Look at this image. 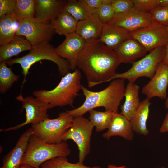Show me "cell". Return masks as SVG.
I'll list each match as a JSON object with an SVG mask.
<instances>
[{"mask_svg":"<svg viewBox=\"0 0 168 168\" xmlns=\"http://www.w3.org/2000/svg\"><path fill=\"white\" fill-rule=\"evenodd\" d=\"M121 63L115 51L98 40L85 43L78 56L77 67L84 73L91 88L107 82Z\"/></svg>","mask_w":168,"mask_h":168,"instance_id":"cell-1","label":"cell"},{"mask_svg":"<svg viewBox=\"0 0 168 168\" xmlns=\"http://www.w3.org/2000/svg\"><path fill=\"white\" fill-rule=\"evenodd\" d=\"M112 81L107 87L99 91H91L82 85L81 90L85 97L84 102L78 107L66 111L73 118L82 116L100 107H104L106 111L118 113L120 102L124 97L125 80L118 78Z\"/></svg>","mask_w":168,"mask_h":168,"instance_id":"cell-2","label":"cell"},{"mask_svg":"<svg viewBox=\"0 0 168 168\" xmlns=\"http://www.w3.org/2000/svg\"><path fill=\"white\" fill-rule=\"evenodd\" d=\"M81 72L78 69L62 77L60 82L50 90L35 91L33 95L40 101L48 105L49 109L56 107L72 105L76 96L81 90Z\"/></svg>","mask_w":168,"mask_h":168,"instance_id":"cell-3","label":"cell"},{"mask_svg":"<svg viewBox=\"0 0 168 168\" xmlns=\"http://www.w3.org/2000/svg\"><path fill=\"white\" fill-rule=\"evenodd\" d=\"M55 49L49 42H45L32 46L29 53L25 55L15 59H11L6 62L9 66L16 63L21 65L24 77L22 89L30 67L35 63L41 60H49L57 64L58 71L62 77L70 72L71 69L68 62L59 56L56 53Z\"/></svg>","mask_w":168,"mask_h":168,"instance_id":"cell-4","label":"cell"},{"mask_svg":"<svg viewBox=\"0 0 168 168\" xmlns=\"http://www.w3.org/2000/svg\"><path fill=\"white\" fill-rule=\"evenodd\" d=\"M71 151L66 141L49 144L33 134L30 137L22 163L40 168L46 161L61 156L67 157Z\"/></svg>","mask_w":168,"mask_h":168,"instance_id":"cell-5","label":"cell"},{"mask_svg":"<svg viewBox=\"0 0 168 168\" xmlns=\"http://www.w3.org/2000/svg\"><path fill=\"white\" fill-rule=\"evenodd\" d=\"M165 53V46L156 48L142 59L133 63L128 70L122 73H116L107 82L120 78L134 83L138 78L143 77L151 79L162 62Z\"/></svg>","mask_w":168,"mask_h":168,"instance_id":"cell-6","label":"cell"},{"mask_svg":"<svg viewBox=\"0 0 168 168\" xmlns=\"http://www.w3.org/2000/svg\"><path fill=\"white\" fill-rule=\"evenodd\" d=\"M94 127L88 119L82 116L73 118L71 128L65 133L58 142L72 140L77 145L78 151V161L83 162L91 149V137Z\"/></svg>","mask_w":168,"mask_h":168,"instance_id":"cell-7","label":"cell"},{"mask_svg":"<svg viewBox=\"0 0 168 168\" xmlns=\"http://www.w3.org/2000/svg\"><path fill=\"white\" fill-rule=\"evenodd\" d=\"M73 118L67 112L60 113L54 119L49 118L36 124H32L34 134L49 144L58 143L72 126Z\"/></svg>","mask_w":168,"mask_h":168,"instance_id":"cell-8","label":"cell"},{"mask_svg":"<svg viewBox=\"0 0 168 168\" xmlns=\"http://www.w3.org/2000/svg\"><path fill=\"white\" fill-rule=\"evenodd\" d=\"M55 33L50 23L40 22L33 18L18 21L16 35L25 37L34 46L49 42Z\"/></svg>","mask_w":168,"mask_h":168,"instance_id":"cell-9","label":"cell"},{"mask_svg":"<svg viewBox=\"0 0 168 168\" xmlns=\"http://www.w3.org/2000/svg\"><path fill=\"white\" fill-rule=\"evenodd\" d=\"M130 35L147 52L168 44V30L165 26L155 25L142 28L130 32Z\"/></svg>","mask_w":168,"mask_h":168,"instance_id":"cell-10","label":"cell"},{"mask_svg":"<svg viewBox=\"0 0 168 168\" xmlns=\"http://www.w3.org/2000/svg\"><path fill=\"white\" fill-rule=\"evenodd\" d=\"M16 99L22 102V108L20 112L24 109L25 110L26 120L16 126L0 129V132L16 130L28 124H36L49 118L47 113L48 106L46 104L31 96L24 98L22 93L16 97Z\"/></svg>","mask_w":168,"mask_h":168,"instance_id":"cell-11","label":"cell"},{"mask_svg":"<svg viewBox=\"0 0 168 168\" xmlns=\"http://www.w3.org/2000/svg\"><path fill=\"white\" fill-rule=\"evenodd\" d=\"M109 23L122 28L130 33L142 28L159 25L154 21L149 12L141 11L134 7L115 15Z\"/></svg>","mask_w":168,"mask_h":168,"instance_id":"cell-12","label":"cell"},{"mask_svg":"<svg viewBox=\"0 0 168 168\" xmlns=\"http://www.w3.org/2000/svg\"><path fill=\"white\" fill-rule=\"evenodd\" d=\"M65 36L64 41L55 48V51L59 56L68 61L71 70L74 71L77 69L78 56L86 43L76 32Z\"/></svg>","mask_w":168,"mask_h":168,"instance_id":"cell-13","label":"cell"},{"mask_svg":"<svg viewBox=\"0 0 168 168\" xmlns=\"http://www.w3.org/2000/svg\"><path fill=\"white\" fill-rule=\"evenodd\" d=\"M168 86V66L161 62L150 81L142 88V93L149 99L156 97L166 99Z\"/></svg>","mask_w":168,"mask_h":168,"instance_id":"cell-14","label":"cell"},{"mask_svg":"<svg viewBox=\"0 0 168 168\" xmlns=\"http://www.w3.org/2000/svg\"><path fill=\"white\" fill-rule=\"evenodd\" d=\"M67 1L64 0H35V19L45 23L54 20L63 11Z\"/></svg>","mask_w":168,"mask_h":168,"instance_id":"cell-15","label":"cell"},{"mask_svg":"<svg viewBox=\"0 0 168 168\" xmlns=\"http://www.w3.org/2000/svg\"><path fill=\"white\" fill-rule=\"evenodd\" d=\"M34 134L32 128L27 129L19 138L15 146L3 157L0 168H19L22 164L28 141Z\"/></svg>","mask_w":168,"mask_h":168,"instance_id":"cell-16","label":"cell"},{"mask_svg":"<svg viewBox=\"0 0 168 168\" xmlns=\"http://www.w3.org/2000/svg\"><path fill=\"white\" fill-rule=\"evenodd\" d=\"M103 24L95 13L78 21L76 33L85 42L90 43L99 39Z\"/></svg>","mask_w":168,"mask_h":168,"instance_id":"cell-17","label":"cell"},{"mask_svg":"<svg viewBox=\"0 0 168 168\" xmlns=\"http://www.w3.org/2000/svg\"><path fill=\"white\" fill-rule=\"evenodd\" d=\"M130 32L125 29L110 23L103 24L100 41L115 50L124 42L130 38Z\"/></svg>","mask_w":168,"mask_h":168,"instance_id":"cell-18","label":"cell"},{"mask_svg":"<svg viewBox=\"0 0 168 168\" xmlns=\"http://www.w3.org/2000/svg\"><path fill=\"white\" fill-rule=\"evenodd\" d=\"M108 129L103 135L107 140L115 136L121 137L129 141L133 138L134 131L130 121L120 113H114Z\"/></svg>","mask_w":168,"mask_h":168,"instance_id":"cell-19","label":"cell"},{"mask_svg":"<svg viewBox=\"0 0 168 168\" xmlns=\"http://www.w3.org/2000/svg\"><path fill=\"white\" fill-rule=\"evenodd\" d=\"M114 51L121 63L132 64L144 57L147 52L141 44L131 38L124 42Z\"/></svg>","mask_w":168,"mask_h":168,"instance_id":"cell-20","label":"cell"},{"mask_svg":"<svg viewBox=\"0 0 168 168\" xmlns=\"http://www.w3.org/2000/svg\"><path fill=\"white\" fill-rule=\"evenodd\" d=\"M140 86L134 83L128 82L125 87V100L121 106L120 113L131 120L140 104L139 93Z\"/></svg>","mask_w":168,"mask_h":168,"instance_id":"cell-21","label":"cell"},{"mask_svg":"<svg viewBox=\"0 0 168 168\" xmlns=\"http://www.w3.org/2000/svg\"><path fill=\"white\" fill-rule=\"evenodd\" d=\"M150 105V99L147 98L141 101L130 121L134 132L139 135L147 136L149 134L147 123L149 115Z\"/></svg>","mask_w":168,"mask_h":168,"instance_id":"cell-22","label":"cell"},{"mask_svg":"<svg viewBox=\"0 0 168 168\" xmlns=\"http://www.w3.org/2000/svg\"><path fill=\"white\" fill-rule=\"evenodd\" d=\"M32 46L26 40L16 35L9 43L0 47V63L6 62L20 53L30 50Z\"/></svg>","mask_w":168,"mask_h":168,"instance_id":"cell-23","label":"cell"},{"mask_svg":"<svg viewBox=\"0 0 168 168\" xmlns=\"http://www.w3.org/2000/svg\"><path fill=\"white\" fill-rule=\"evenodd\" d=\"M78 21L69 13L63 11L50 23L56 33L65 36L76 32Z\"/></svg>","mask_w":168,"mask_h":168,"instance_id":"cell-24","label":"cell"},{"mask_svg":"<svg viewBox=\"0 0 168 168\" xmlns=\"http://www.w3.org/2000/svg\"><path fill=\"white\" fill-rule=\"evenodd\" d=\"M18 20L13 13L0 18V45L10 42L16 35Z\"/></svg>","mask_w":168,"mask_h":168,"instance_id":"cell-25","label":"cell"},{"mask_svg":"<svg viewBox=\"0 0 168 168\" xmlns=\"http://www.w3.org/2000/svg\"><path fill=\"white\" fill-rule=\"evenodd\" d=\"M89 112V120L96 127V132H100L108 128L114 113L106 111H99L94 109Z\"/></svg>","mask_w":168,"mask_h":168,"instance_id":"cell-26","label":"cell"},{"mask_svg":"<svg viewBox=\"0 0 168 168\" xmlns=\"http://www.w3.org/2000/svg\"><path fill=\"white\" fill-rule=\"evenodd\" d=\"M35 0H16L13 14L18 21L35 18Z\"/></svg>","mask_w":168,"mask_h":168,"instance_id":"cell-27","label":"cell"},{"mask_svg":"<svg viewBox=\"0 0 168 168\" xmlns=\"http://www.w3.org/2000/svg\"><path fill=\"white\" fill-rule=\"evenodd\" d=\"M6 62L0 63V92L5 94L18 81L19 76L13 73L11 68L8 67Z\"/></svg>","mask_w":168,"mask_h":168,"instance_id":"cell-28","label":"cell"},{"mask_svg":"<svg viewBox=\"0 0 168 168\" xmlns=\"http://www.w3.org/2000/svg\"><path fill=\"white\" fill-rule=\"evenodd\" d=\"M63 11L71 14L78 21L84 19L93 14L86 7L82 0H69Z\"/></svg>","mask_w":168,"mask_h":168,"instance_id":"cell-29","label":"cell"},{"mask_svg":"<svg viewBox=\"0 0 168 168\" xmlns=\"http://www.w3.org/2000/svg\"><path fill=\"white\" fill-rule=\"evenodd\" d=\"M41 168H102L99 166L91 167L79 162L73 163L68 161L67 157L61 156L49 160L44 163Z\"/></svg>","mask_w":168,"mask_h":168,"instance_id":"cell-30","label":"cell"},{"mask_svg":"<svg viewBox=\"0 0 168 168\" xmlns=\"http://www.w3.org/2000/svg\"><path fill=\"white\" fill-rule=\"evenodd\" d=\"M112 1L105 0L104 3L95 12L103 24L109 23L115 15L111 5Z\"/></svg>","mask_w":168,"mask_h":168,"instance_id":"cell-31","label":"cell"},{"mask_svg":"<svg viewBox=\"0 0 168 168\" xmlns=\"http://www.w3.org/2000/svg\"><path fill=\"white\" fill-rule=\"evenodd\" d=\"M149 12L156 24L166 26H168V6H158Z\"/></svg>","mask_w":168,"mask_h":168,"instance_id":"cell-32","label":"cell"},{"mask_svg":"<svg viewBox=\"0 0 168 168\" xmlns=\"http://www.w3.org/2000/svg\"><path fill=\"white\" fill-rule=\"evenodd\" d=\"M111 5L115 15L124 12L134 7L132 0H112Z\"/></svg>","mask_w":168,"mask_h":168,"instance_id":"cell-33","label":"cell"},{"mask_svg":"<svg viewBox=\"0 0 168 168\" xmlns=\"http://www.w3.org/2000/svg\"><path fill=\"white\" fill-rule=\"evenodd\" d=\"M134 7L144 12H149L159 6L158 0H132Z\"/></svg>","mask_w":168,"mask_h":168,"instance_id":"cell-34","label":"cell"},{"mask_svg":"<svg viewBox=\"0 0 168 168\" xmlns=\"http://www.w3.org/2000/svg\"><path fill=\"white\" fill-rule=\"evenodd\" d=\"M16 0H0V18L13 13Z\"/></svg>","mask_w":168,"mask_h":168,"instance_id":"cell-35","label":"cell"},{"mask_svg":"<svg viewBox=\"0 0 168 168\" xmlns=\"http://www.w3.org/2000/svg\"><path fill=\"white\" fill-rule=\"evenodd\" d=\"M87 8L92 13L96 11L104 3L105 0H82Z\"/></svg>","mask_w":168,"mask_h":168,"instance_id":"cell-36","label":"cell"},{"mask_svg":"<svg viewBox=\"0 0 168 168\" xmlns=\"http://www.w3.org/2000/svg\"><path fill=\"white\" fill-rule=\"evenodd\" d=\"M159 131L161 133L168 132V112L159 129Z\"/></svg>","mask_w":168,"mask_h":168,"instance_id":"cell-37","label":"cell"},{"mask_svg":"<svg viewBox=\"0 0 168 168\" xmlns=\"http://www.w3.org/2000/svg\"><path fill=\"white\" fill-rule=\"evenodd\" d=\"M165 47L166 53L162 62L168 66V44Z\"/></svg>","mask_w":168,"mask_h":168,"instance_id":"cell-38","label":"cell"},{"mask_svg":"<svg viewBox=\"0 0 168 168\" xmlns=\"http://www.w3.org/2000/svg\"><path fill=\"white\" fill-rule=\"evenodd\" d=\"M159 6H168V0H158Z\"/></svg>","mask_w":168,"mask_h":168,"instance_id":"cell-39","label":"cell"},{"mask_svg":"<svg viewBox=\"0 0 168 168\" xmlns=\"http://www.w3.org/2000/svg\"><path fill=\"white\" fill-rule=\"evenodd\" d=\"M19 168H34L32 166L28 164L22 163Z\"/></svg>","mask_w":168,"mask_h":168,"instance_id":"cell-40","label":"cell"},{"mask_svg":"<svg viewBox=\"0 0 168 168\" xmlns=\"http://www.w3.org/2000/svg\"><path fill=\"white\" fill-rule=\"evenodd\" d=\"M124 166L118 167L114 165L110 164L108 166V168H122Z\"/></svg>","mask_w":168,"mask_h":168,"instance_id":"cell-41","label":"cell"},{"mask_svg":"<svg viewBox=\"0 0 168 168\" xmlns=\"http://www.w3.org/2000/svg\"><path fill=\"white\" fill-rule=\"evenodd\" d=\"M165 106L166 109L168 108V96L166 99V100L165 102Z\"/></svg>","mask_w":168,"mask_h":168,"instance_id":"cell-42","label":"cell"},{"mask_svg":"<svg viewBox=\"0 0 168 168\" xmlns=\"http://www.w3.org/2000/svg\"><path fill=\"white\" fill-rule=\"evenodd\" d=\"M122 168H128V167H127L126 166H124V167Z\"/></svg>","mask_w":168,"mask_h":168,"instance_id":"cell-43","label":"cell"},{"mask_svg":"<svg viewBox=\"0 0 168 168\" xmlns=\"http://www.w3.org/2000/svg\"><path fill=\"white\" fill-rule=\"evenodd\" d=\"M159 168H166L165 167L163 166V167H161Z\"/></svg>","mask_w":168,"mask_h":168,"instance_id":"cell-44","label":"cell"},{"mask_svg":"<svg viewBox=\"0 0 168 168\" xmlns=\"http://www.w3.org/2000/svg\"><path fill=\"white\" fill-rule=\"evenodd\" d=\"M167 27V30H168V26Z\"/></svg>","mask_w":168,"mask_h":168,"instance_id":"cell-45","label":"cell"}]
</instances>
